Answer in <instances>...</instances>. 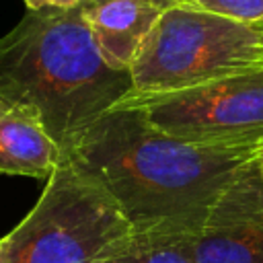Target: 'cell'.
Returning <instances> with one entry per match:
<instances>
[{"instance_id": "7a4b0ae2", "label": "cell", "mask_w": 263, "mask_h": 263, "mask_svg": "<svg viewBox=\"0 0 263 263\" xmlns=\"http://www.w3.org/2000/svg\"><path fill=\"white\" fill-rule=\"evenodd\" d=\"M132 92L129 72L101 58L82 4L27 10L0 37V101L33 111L64 154Z\"/></svg>"}, {"instance_id": "3957f363", "label": "cell", "mask_w": 263, "mask_h": 263, "mask_svg": "<svg viewBox=\"0 0 263 263\" xmlns=\"http://www.w3.org/2000/svg\"><path fill=\"white\" fill-rule=\"evenodd\" d=\"M263 68V23H238L185 2L162 10L129 68L136 97L166 95Z\"/></svg>"}, {"instance_id": "8fae6325", "label": "cell", "mask_w": 263, "mask_h": 263, "mask_svg": "<svg viewBox=\"0 0 263 263\" xmlns=\"http://www.w3.org/2000/svg\"><path fill=\"white\" fill-rule=\"evenodd\" d=\"M27 10H45V8H70L80 4V0H23Z\"/></svg>"}, {"instance_id": "5bb4252c", "label": "cell", "mask_w": 263, "mask_h": 263, "mask_svg": "<svg viewBox=\"0 0 263 263\" xmlns=\"http://www.w3.org/2000/svg\"><path fill=\"white\" fill-rule=\"evenodd\" d=\"M80 2H101V0H80ZM166 2H171V4H175V2H179V0H166Z\"/></svg>"}, {"instance_id": "ba28073f", "label": "cell", "mask_w": 263, "mask_h": 263, "mask_svg": "<svg viewBox=\"0 0 263 263\" xmlns=\"http://www.w3.org/2000/svg\"><path fill=\"white\" fill-rule=\"evenodd\" d=\"M64 152L29 109L0 101V175L47 181Z\"/></svg>"}, {"instance_id": "6da1fadb", "label": "cell", "mask_w": 263, "mask_h": 263, "mask_svg": "<svg viewBox=\"0 0 263 263\" xmlns=\"http://www.w3.org/2000/svg\"><path fill=\"white\" fill-rule=\"evenodd\" d=\"M257 148L183 142L129 105H115L64 154L117 203L132 230L195 234Z\"/></svg>"}, {"instance_id": "4fadbf2b", "label": "cell", "mask_w": 263, "mask_h": 263, "mask_svg": "<svg viewBox=\"0 0 263 263\" xmlns=\"http://www.w3.org/2000/svg\"><path fill=\"white\" fill-rule=\"evenodd\" d=\"M257 162H259V168L263 173V142L257 146Z\"/></svg>"}, {"instance_id": "7c38bea8", "label": "cell", "mask_w": 263, "mask_h": 263, "mask_svg": "<svg viewBox=\"0 0 263 263\" xmlns=\"http://www.w3.org/2000/svg\"><path fill=\"white\" fill-rule=\"evenodd\" d=\"M0 263H6V236L0 238Z\"/></svg>"}, {"instance_id": "30bf717a", "label": "cell", "mask_w": 263, "mask_h": 263, "mask_svg": "<svg viewBox=\"0 0 263 263\" xmlns=\"http://www.w3.org/2000/svg\"><path fill=\"white\" fill-rule=\"evenodd\" d=\"M195 8L249 25L263 23V0H179Z\"/></svg>"}, {"instance_id": "9c48e42d", "label": "cell", "mask_w": 263, "mask_h": 263, "mask_svg": "<svg viewBox=\"0 0 263 263\" xmlns=\"http://www.w3.org/2000/svg\"><path fill=\"white\" fill-rule=\"evenodd\" d=\"M193 236L175 230H129L99 263H195Z\"/></svg>"}, {"instance_id": "52a82bcc", "label": "cell", "mask_w": 263, "mask_h": 263, "mask_svg": "<svg viewBox=\"0 0 263 263\" xmlns=\"http://www.w3.org/2000/svg\"><path fill=\"white\" fill-rule=\"evenodd\" d=\"M92 41L113 70L129 72L148 33L171 6L166 0H101L80 2Z\"/></svg>"}, {"instance_id": "5b68a950", "label": "cell", "mask_w": 263, "mask_h": 263, "mask_svg": "<svg viewBox=\"0 0 263 263\" xmlns=\"http://www.w3.org/2000/svg\"><path fill=\"white\" fill-rule=\"evenodd\" d=\"M121 103L183 142L224 148L263 142V68L166 95H127Z\"/></svg>"}, {"instance_id": "8992f818", "label": "cell", "mask_w": 263, "mask_h": 263, "mask_svg": "<svg viewBox=\"0 0 263 263\" xmlns=\"http://www.w3.org/2000/svg\"><path fill=\"white\" fill-rule=\"evenodd\" d=\"M195 263H263V173L257 152L220 193L193 236Z\"/></svg>"}, {"instance_id": "277c9868", "label": "cell", "mask_w": 263, "mask_h": 263, "mask_svg": "<svg viewBox=\"0 0 263 263\" xmlns=\"http://www.w3.org/2000/svg\"><path fill=\"white\" fill-rule=\"evenodd\" d=\"M129 230L111 195L64 156L6 234V263H99Z\"/></svg>"}]
</instances>
